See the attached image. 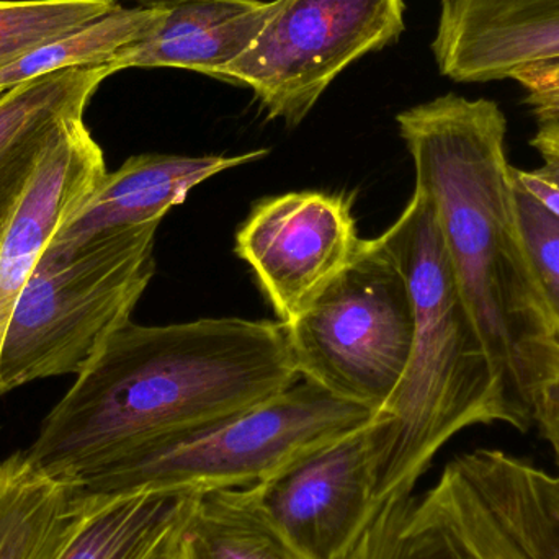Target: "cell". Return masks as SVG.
Segmentation results:
<instances>
[{"label":"cell","instance_id":"cell-8","mask_svg":"<svg viewBox=\"0 0 559 559\" xmlns=\"http://www.w3.org/2000/svg\"><path fill=\"white\" fill-rule=\"evenodd\" d=\"M403 29L404 0H274L258 41L215 79L248 85L269 118L296 127L345 68Z\"/></svg>","mask_w":559,"mask_h":559},{"label":"cell","instance_id":"cell-6","mask_svg":"<svg viewBox=\"0 0 559 559\" xmlns=\"http://www.w3.org/2000/svg\"><path fill=\"white\" fill-rule=\"evenodd\" d=\"M285 328L299 377L378 416L409 364L416 314L390 252L364 239L350 265Z\"/></svg>","mask_w":559,"mask_h":559},{"label":"cell","instance_id":"cell-12","mask_svg":"<svg viewBox=\"0 0 559 559\" xmlns=\"http://www.w3.org/2000/svg\"><path fill=\"white\" fill-rule=\"evenodd\" d=\"M432 51L440 72L456 82L514 79L559 61V0L443 2Z\"/></svg>","mask_w":559,"mask_h":559},{"label":"cell","instance_id":"cell-5","mask_svg":"<svg viewBox=\"0 0 559 559\" xmlns=\"http://www.w3.org/2000/svg\"><path fill=\"white\" fill-rule=\"evenodd\" d=\"M374 414L305 381L278 396L151 443L74 483L85 498L146 489L251 488Z\"/></svg>","mask_w":559,"mask_h":559},{"label":"cell","instance_id":"cell-23","mask_svg":"<svg viewBox=\"0 0 559 559\" xmlns=\"http://www.w3.org/2000/svg\"><path fill=\"white\" fill-rule=\"evenodd\" d=\"M512 81L527 91L525 104L534 111L537 123L559 121V61L532 66L518 72Z\"/></svg>","mask_w":559,"mask_h":559},{"label":"cell","instance_id":"cell-22","mask_svg":"<svg viewBox=\"0 0 559 559\" xmlns=\"http://www.w3.org/2000/svg\"><path fill=\"white\" fill-rule=\"evenodd\" d=\"M515 492L528 531L547 559H559V476L514 460Z\"/></svg>","mask_w":559,"mask_h":559},{"label":"cell","instance_id":"cell-13","mask_svg":"<svg viewBox=\"0 0 559 559\" xmlns=\"http://www.w3.org/2000/svg\"><path fill=\"white\" fill-rule=\"evenodd\" d=\"M267 154V150H255L238 156L140 154L130 157L120 169L107 173L45 252L66 254L111 233L159 226L164 216L182 205L200 183L225 170L255 163Z\"/></svg>","mask_w":559,"mask_h":559},{"label":"cell","instance_id":"cell-18","mask_svg":"<svg viewBox=\"0 0 559 559\" xmlns=\"http://www.w3.org/2000/svg\"><path fill=\"white\" fill-rule=\"evenodd\" d=\"M177 559H306L274 527L252 488L202 492L180 531Z\"/></svg>","mask_w":559,"mask_h":559},{"label":"cell","instance_id":"cell-17","mask_svg":"<svg viewBox=\"0 0 559 559\" xmlns=\"http://www.w3.org/2000/svg\"><path fill=\"white\" fill-rule=\"evenodd\" d=\"M74 483L52 478L26 452L0 462V559H52L84 514Z\"/></svg>","mask_w":559,"mask_h":559},{"label":"cell","instance_id":"cell-2","mask_svg":"<svg viewBox=\"0 0 559 559\" xmlns=\"http://www.w3.org/2000/svg\"><path fill=\"white\" fill-rule=\"evenodd\" d=\"M396 121L460 295L527 430L554 371L557 341L519 235L506 115L496 102L447 94Z\"/></svg>","mask_w":559,"mask_h":559},{"label":"cell","instance_id":"cell-9","mask_svg":"<svg viewBox=\"0 0 559 559\" xmlns=\"http://www.w3.org/2000/svg\"><path fill=\"white\" fill-rule=\"evenodd\" d=\"M361 242L345 197L292 192L254 206L236 235V254L289 324L350 265Z\"/></svg>","mask_w":559,"mask_h":559},{"label":"cell","instance_id":"cell-10","mask_svg":"<svg viewBox=\"0 0 559 559\" xmlns=\"http://www.w3.org/2000/svg\"><path fill=\"white\" fill-rule=\"evenodd\" d=\"M373 419L251 486L269 521L306 559L347 557L381 506Z\"/></svg>","mask_w":559,"mask_h":559},{"label":"cell","instance_id":"cell-25","mask_svg":"<svg viewBox=\"0 0 559 559\" xmlns=\"http://www.w3.org/2000/svg\"><path fill=\"white\" fill-rule=\"evenodd\" d=\"M534 423L540 427L559 465V344L555 345V364L550 380L544 384L535 403Z\"/></svg>","mask_w":559,"mask_h":559},{"label":"cell","instance_id":"cell-14","mask_svg":"<svg viewBox=\"0 0 559 559\" xmlns=\"http://www.w3.org/2000/svg\"><path fill=\"white\" fill-rule=\"evenodd\" d=\"M150 28L114 56L111 72L128 68H179L216 78L258 41L274 2L167 0Z\"/></svg>","mask_w":559,"mask_h":559},{"label":"cell","instance_id":"cell-15","mask_svg":"<svg viewBox=\"0 0 559 559\" xmlns=\"http://www.w3.org/2000/svg\"><path fill=\"white\" fill-rule=\"evenodd\" d=\"M108 66H79L33 79L0 98V239L59 128L84 118Z\"/></svg>","mask_w":559,"mask_h":559},{"label":"cell","instance_id":"cell-1","mask_svg":"<svg viewBox=\"0 0 559 559\" xmlns=\"http://www.w3.org/2000/svg\"><path fill=\"white\" fill-rule=\"evenodd\" d=\"M301 380L283 322L127 321L52 407L26 455L75 483L151 443L278 396Z\"/></svg>","mask_w":559,"mask_h":559},{"label":"cell","instance_id":"cell-24","mask_svg":"<svg viewBox=\"0 0 559 559\" xmlns=\"http://www.w3.org/2000/svg\"><path fill=\"white\" fill-rule=\"evenodd\" d=\"M544 166L538 169H512L515 182L534 197L545 210L559 218V156L542 154Z\"/></svg>","mask_w":559,"mask_h":559},{"label":"cell","instance_id":"cell-4","mask_svg":"<svg viewBox=\"0 0 559 559\" xmlns=\"http://www.w3.org/2000/svg\"><path fill=\"white\" fill-rule=\"evenodd\" d=\"M159 226L123 229L66 254L45 252L20 289L0 345V396L79 374L130 321L156 272Z\"/></svg>","mask_w":559,"mask_h":559},{"label":"cell","instance_id":"cell-26","mask_svg":"<svg viewBox=\"0 0 559 559\" xmlns=\"http://www.w3.org/2000/svg\"><path fill=\"white\" fill-rule=\"evenodd\" d=\"M532 146L542 154L559 156V121L538 123V131L532 140Z\"/></svg>","mask_w":559,"mask_h":559},{"label":"cell","instance_id":"cell-11","mask_svg":"<svg viewBox=\"0 0 559 559\" xmlns=\"http://www.w3.org/2000/svg\"><path fill=\"white\" fill-rule=\"evenodd\" d=\"M84 118L66 121L43 154L0 239V345L20 289L59 229L107 176Z\"/></svg>","mask_w":559,"mask_h":559},{"label":"cell","instance_id":"cell-21","mask_svg":"<svg viewBox=\"0 0 559 559\" xmlns=\"http://www.w3.org/2000/svg\"><path fill=\"white\" fill-rule=\"evenodd\" d=\"M512 192L525 258L559 344V218L528 195L514 177Z\"/></svg>","mask_w":559,"mask_h":559},{"label":"cell","instance_id":"cell-28","mask_svg":"<svg viewBox=\"0 0 559 559\" xmlns=\"http://www.w3.org/2000/svg\"><path fill=\"white\" fill-rule=\"evenodd\" d=\"M443 2H455V0H443Z\"/></svg>","mask_w":559,"mask_h":559},{"label":"cell","instance_id":"cell-20","mask_svg":"<svg viewBox=\"0 0 559 559\" xmlns=\"http://www.w3.org/2000/svg\"><path fill=\"white\" fill-rule=\"evenodd\" d=\"M118 9L115 0H0V66Z\"/></svg>","mask_w":559,"mask_h":559},{"label":"cell","instance_id":"cell-27","mask_svg":"<svg viewBox=\"0 0 559 559\" xmlns=\"http://www.w3.org/2000/svg\"><path fill=\"white\" fill-rule=\"evenodd\" d=\"M157 559H177L176 547H174L173 550L167 551V554H164L163 557Z\"/></svg>","mask_w":559,"mask_h":559},{"label":"cell","instance_id":"cell-3","mask_svg":"<svg viewBox=\"0 0 559 559\" xmlns=\"http://www.w3.org/2000/svg\"><path fill=\"white\" fill-rule=\"evenodd\" d=\"M413 296L416 328L409 364L373 419L374 496L413 492L439 450L479 424L522 430L478 329L460 295L432 203L414 190L380 236Z\"/></svg>","mask_w":559,"mask_h":559},{"label":"cell","instance_id":"cell-16","mask_svg":"<svg viewBox=\"0 0 559 559\" xmlns=\"http://www.w3.org/2000/svg\"><path fill=\"white\" fill-rule=\"evenodd\" d=\"M195 489H146L87 499L84 514L52 559H157L176 547Z\"/></svg>","mask_w":559,"mask_h":559},{"label":"cell","instance_id":"cell-7","mask_svg":"<svg viewBox=\"0 0 559 559\" xmlns=\"http://www.w3.org/2000/svg\"><path fill=\"white\" fill-rule=\"evenodd\" d=\"M344 559H547L489 449L449 463L426 495L384 499Z\"/></svg>","mask_w":559,"mask_h":559},{"label":"cell","instance_id":"cell-19","mask_svg":"<svg viewBox=\"0 0 559 559\" xmlns=\"http://www.w3.org/2000/svg\"><path fill=\"white\" fill-rule=\"evenodd\" d=\"M159 3L140 9H120L104 19L52 41L43 43L0 66V98L13 88L79 66H108L114 56L136 41L159 16Z\"/></svg>","mask_w":559,"mask_h":559}]
</instances>
